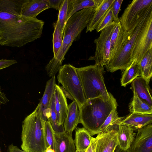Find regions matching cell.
Instances as JSON below:
<instances>
[{"label":"cell","instance_id":"6da1fadb","mask_svg":"<svg viewBox=\"0 0 152 152\" xmlns=\"http://www.w3.org/2000/svg\"><path fill=\"white\" fill-rule=\"evenodd\" d=\"M44 22L36 18H23L7 24H0V45L20 47L40 38Z\"/></svg>","mask_w":152,"mask_h":152},{"label":"cell","instance_id":"7a4b0ae2","mask_svg":"<svg viewBox=\"0 0 152 152\" xmlns=\"http://www.w3.org/2000/svg\"><path fill=\"white\" fill-rule=\"evenodd\" d=\"M117 106L116 99L111 93L108 97L87 100L79 109L80 123L91 136L98 134L107 117Z\"/></svg>","mask_w":152,"mask_h":152},{"label":"cell","instance_id":"3957f363","mask_svg":"<svg viewBox=\"0 0 152 152\" xmlns=\"http://www.w3.org/2000/svg\"><path fill=\"white\" fill-rule=\"evenodd\" d=\"M45 123L41 117L38 104L23 121L21 145L22 150L26 152H45Z\"/></svg>","mask_w":152,"mask_h":152},{"label":"cell","instance_id":"277c9868","mask_svg":"<svg viewBox=\"0 0 152 152\" xmlns=\"http://www.w3.org/2000/svg\"><path fill=\"white\" fill-rule=\"evenodd\" d=\"M152 6L148 7L142 14L134 26L126 32L120 51L105 66L107 71L113 72L118 70H125L133 62L132 53L136 41L148 16L152 12Z\"/></svg>","mask_w":152,"mask_h":152},{"label":"cell","instance_id":"5b68a950","mask_svg":"<svg viewBox=\"0 0 152 152\" xmlns=\"http://www.w3.org/2000/svg\"><path fill=\"white\" fill-rule=\"evenodd\" d=\"M95 10L94 8L83 9L74 14L68 20L63 32L62 45L56 56L51 59L55 63L61 66L66 53L73 42L87 27Z\"/></svg>","mask_w":152,"mask_h":152},{"label":"cell","instance_id":"8992f818","mask_svg":"<svg viewBox=\"0 0 152 152\" xmlns=\"http://www.w3.org/2000/svg\"><path fill=\"white\" fill-rule=\"evenodd\" d=\"M76 69L86 100L110 95L104 80V67L95 64Z\"/></svg>","mask_w":152,"mask_h":152},{"label":"cell","instance_id":"52a82bcc","mask_svg":"<svg viewBox=\"0 0 152 152\" xmlns=\"http://www.w3.org/2000/svg\"><path fill=\"white\" fill-rule=\"evenodd\" d=\"M76 68L69 64L61 66L57 78L58 82L73 97L79 110L86 99Z\"/></svg>","mask_w":152,"mask_h":152},{"label":"cell","instance_id":"ba28073f","mask_svg":"<svg viewBox=\"0 0 152 152\" xmlns=\"http://www.w3.org/2000/svg\"><path fill=\"white\" fill-rule=\"evenodd\" d=\"M115 23L113 21L102 30L99 36L94 40L96 45L95 54L91 56L88 60L94 61L96 65L105 66L110 61V38Z\"/></svg>","mask_w":152,"mask_h":152},{"label":"cell","instance_id":"9c48e42d","mask_svg":"<svg viewBox=\"0 0 152 152\" xmlns=\"http://www.w3.org/2000/svg\"><path fill=\"white\" fill-rule=\"evenodd\" d=\"M152 5V0H134L128 5L119 21L124 30L128 31L134 26L140 16Z\"/></svg>","mask_w":152,"mask_h":152},{"label":"cell","instance_id":"30bf717a","mask_svg":"<svg viewBox=\"0 0 152 152\" xmlns=\"http://www.w3.org/2000/svg\"><path fill=\"white\" fill-rule=\"evenodd\" d=\"M152 48V12L137 38L133 50V62L140 64L146 52Z\"/></svg>","mask_w":152,"mask_h":152},{"label":"cell","instance_id":"8fae6325","mask_svg":"<svg viewBox=\"0 0 152 152\" xmlns=\"http://www.w3.org/2000/svg\"><path fill=\"white\" fill-rule=\"evenodd\" d=\"M126 152H152V124L137 130L135 138Z\"/></svg>","mask_w":152,"mask_h":152},{"label":"cell","instance_id":"7c38bea8","mask_svg":"<svg viewBox=\"0 0 152 152\" xmlns=\"http://www.w3.org/2000/svg\"><path fill=\"white\" fill-rule=\"evenodd\" d=\"M118 125L97 134L96 137L95 152H115L118 145L117 135Z\"/></svg>","mask_w":152,"mask_h":152},{"label":"cell","instance_id":"4fadbf2b","mask_svg":"<svg viewBox=\"0 0 152 152\" xmlns=\"http://www.w3.org/2000/svg\"><path fill=\"white\" fill-rule=\"evenodd\" d=\"M50 8L47 0H26L22 6V18H34L43 11Z\"/></svg>","mask_w":152,"mask_h":152},{"label":"cell","instance_id":"5bb4252c","mask_svg":"<svg viewBox=\"0 0 152 152\" xmlns=\"http://www.w3.org/2000/svg\"><path fill=\"white\" fill-rule=\"evenodd\" d=\"M56 85V77L54 76L47 82L44 93L39 103L40 115L45 122L47 120L49 107L54 95Z\"/></svg>","mask_w":152,"mask_h":152},{"label":"cell","instance_id":"9a60e30c","mask_svg":"<svg viewBox=\"0 0 152 152\" xmlns=\"http://www.w3.org/2000/svg\"><path fill=\"white\" fill-rule=\"evenodd\" d=\"M54 95L57 123L58 125L60 126L63 125L66 117L68 105L66 97L64 94L60 86L56 84Z\"/></svg>","mask_w":152,"mask_h":152},{"label":"cell","instance_id":"2e32d148","mask_svg":"<svg viewBox=\"0 0 152 152\" xmlns=\"http://www.w3.org/2000/svg\"><path fill=\"white\" fill-rule=\"evenodd\" d=\"M55 152H75L76 148L72 134L64 131L54 132Z\"/></svg>","mask_w":152,"mask_h":152},{"label":"cell","instance_id":"e0dca14e","mask_svg":"<svg viewBox=\"0 0 152 152\" xmlns=\"http://www.w3.org/2000/svg\"><path fill=\"white\" fill-rule=\"evenodd\" d=\"M133 128L125 125L119 124L117 130V147L121 150L126 152L136 136Z\"/></svg>","mask_w":152,"mask_h":152},{"label":"cell","instance_id":"ac0fdd59","mask_svg":"<svg viewBox=\"0 0 152 152\" xmlns=\"http://www.w3.org/2000/svg\"><path fill=\"white\" fill-rule=\"evenodd\" d=\"M115 23L110 38V61L120 51L126 32L124 30L119 20Z\"/></svg>","mask_w":152,"mask_h":152},{"label":"cell","instance_id":"d6986e66","mask_svg":"<svg viewBox=\"0 0 152 152\" xmlns=\"http://www.w3.org/2000/svg\"><path fill=\"white\" fill-rule=\"evenodd\" d=\"M152 114L132 113L121 121L120 124L130 126L138 130L152 124Z\"/></svg>","mask_w":152,"mask_h":152},{"label":"cell","instance_id":"ffe728a7","mask_svg":"<svg viewBox=\"0 0 152 152\" xmlns=\"http://www.w3.org/2000/svg\"><path fill=\"white\" fill-rule=\"evenodd\" d=\"M133 92L140 99L152 106V98L149 83L142 76L138 77L132 82Z\"/></svg>","mask_w":152,"mask_h":152},{"label":"cell","instance_id":"44dd1931","mask_svg":"<svg viewBox=\"0 0 152 152\" xmlns=\"http://www.w3.org/2000/svg\"><path fill=\"white\" fill-rule=\"evenodd\" d=\"M79 123V109L76 102L73 101L68 106L67 115L63 124L64 131L72 134V132Z\"/></svg>","mask_w":152,"mask_h":152},{"label":"cell","instance_id":"7402d4cb","mask_svg":"<svg viewBox=\"0 0 152 152\" xmlns=\"http://www.w3.org/2000/svg\"><path fill=\"white\" fill-rule=\"evenodd\" d=\"M114 0H103L96 9L92 18L87 26L86 32H91L96 29L99 23L111 7Z\"/></svg>","mask_w":152,"mask_h":152},{"label":"cell","instance_id":"603a6c76","mask_svg":"<svg viewBox=\"0 0 152 152\" xmlns=\"http://www.w3.org/2000/svg\"><path fill=\"white\" fill-rule=\"evenodd\" d=\"M103 0H68L67 21L75 13L83 9L97 8Z\"/></svg>","mask_w":152,"mask_h":152},{"label":"cell","instance_id":"cb8c5ba5","mask_svg":"<svg viewBox=\"0 0 152 152\" xmlns=\"http://www.w3.org/2000/svg\"><path fill=\"white\" fill-rule=\"evenodd\" d=\"M74 140L76 150L85 152L89 146L92 136L89 132L83 127L75 129Z\"/></svg>","mask_w":152,"mask_h":152},{"label":"cell","instance_id":"d4e9b609","mask_svg":"<svg viewBox=\"0 0 152 152\" xmlns=\"http://www.w3.org/2000/svg\"><path fill=\"white\" fill-rule=\"evenodd\" d=\"M26 0H0V11L7 12L19 17L21 9Z\"/></svg>","mask_w":152,"mask_h":152},{"label":"cell","instance_id":"484cf974","mask_svg":"<svg viewBox=\"0 0 152 152\" xmlns=\"http://www.w3.org/2000/svg\"><path fill=\"white\" fill-rule=\"evenodd\" d=\"M140 75L149 83L152 76V49L148 51L140 63Z\"/></svg>","mask_w":152,"mask_h":152},{"label":"cell","instance_id":"4316f807","mask_svg":"<svg viewBox=\"0 0 152 152\" xmlns=\"http://www.w3.org/2000/svg\"><path fill=\"white\" fill-rule=\"evenodd\" d=\"M129 110L132 113L152 114V106L140 98L135 92H133V97L129 105Z\"/></svg>","mask_w":152,"mask_h":152},{"label":"cell","instance_id":"83f0119b","mask_svg":"<svg viewBox=\"0 0 152 152\" xmlns=\"http://www.w3.org/2000/svg\"><path fill=\"white\" fill-rule=\"evenodd\" d=\"M139 75L140 64L133 62L123 72L121 80V86L126 87Z\"/></svg>","mask_w":152,"mask_h":152},{"label":"cell","instance_id":"f1b7e54d","mask_svg":"<svg viewBox=\"0 0 152 152\" xmlns=\"http://www.w3.org/2000/svg\"><path fill=\"white\" fill-rule=\"evenodd\" d=\"M117 108L114 109L111 112L100 127L99 134L110 129L120 124L124 118L118 116Z\"/></svg>","mask_w":152,"mask_h":152},{"label":"cell","instance_id":"f546056e","mask_svg":"<svg viewBox=\"0 0 152 152\" xmlns=\"http://www.w3.org/2000/svg\"><path fill=\"white\" fill-rule=\"evenodd\" d=\"M47 120L50 122L54 130L55 131L61 132L64 131L63 125L59 126L58 124L56 114L55 108V101L54 95H53L52 99L49 106Z\"/></svg>","mask_w":152,"mask_h":152},{"label":"cell","instance_id":"4dcf8cb0","mask_svg":"<svg viewBox=\"0 0 152 152\" xmlns=\"http://www.w3.org/2000/svg\"><path fill=\"white\" fill-rule=\"evenodd\" d=\"M68 4V0H63L61 6L59 10L58 20L56 22L60 31L63 35L67 22Z\"/></svg>","mask_w":152,"mask_h":152},{"label":"cell","instance_id":"1f68e13d","mask_svg":"<svg viewBox=\"0 0 152 152\" xmlns=\"http://www.w3.org/2000/svg\"><path fill=\"white\" fill-rule=\"evenodd\" d=\"M54 31L53 34V44L54 56L57 54L61 47L63 40V35L58 28L56 22L53 23Z\"/></svg>","mask_w":152,"mask_h":152},{"label":"cell","instance_id":"d6a6232c","mask_svg":"<svg viewBox=\"0 0 152 152\" xmlns=\"http://www.w3.org/2000/svg\"><path fill=\"white\" fill-rule=\"evenodd\" d=\"M45 136L46 148L50 146L54 150V132L50 122L46 121L45 123Z\"/></svg>","mask_w":152,"mask_h":152},{"label":"cell","instance_id":"836d02e7","mask_svg":"<svg viewBox=\"0 0 152 152\" xmlns=\"http://www.w3.org/2000/svg\"><path fill=\"white\" fill-rule=\"evenodd\" d=\"M113 21V8L112 5L98 24L96 29V32L101 31L111 24Z\"/></svg>","mask_w":152,"mask_h":152},{"label":"cell","instance_id":"e575fe53","mask_svg":"<svg viewBox=\"0 0 152 152\" xmlns=\"http://www.w3.org/2000/svg\"><path fill=\"white\" fill-rule=\"evenodd\" d=\"M22 18V17L0 11V24H7L12 23Z\"/></svg>","mask_w":152,"mask_h":152},{"label":"cell","instance_id":"d590c367","mask_svg":"<svg viewBox=\"0 0 152 152\" xmlns=\"http://www.w3.org/2000/svg\"><path fill=\"white\" fill-rule=\"evenodd\" d=\"M123 0H114L112 5L113 21L116 22L119 20L118 14L121 11V7Z\"/></svg>","mask_w":152,"mask_h":152},{"label":"cell","instance_id":"8d00e7d4","mask_svg":"<svg viewBox=\"0 0 152 152\" xmlns=\"http://www.w3.org/2000/svg\"><path fill=\"white\" fill-rule=\"evenodd\" d=\"M17 62L14 59H1L0 60V70L8 67Z\"/></svg>","mask_w":152,"mask_h":152},{"label":"cell","instance_id":"74e56055","mask_svg":"<svg viewBox=\"0 0 152 152\" xmlns=\"http://www.w3.org/2000/svg\"><path fill=\"white\" fill-rule=\"evenodd\" d=\"M50 8L59 10L63 0H47Z\"/></svg>","mask_w":152,"mask_h":152},{"label":"cell","instance_id":"f35d334b","mask_svg":"<svg viewBox=\"0 0 152 152\" xmlns=\"http://www.w3.org/2000/svg\"><path fill=\"white\" fill-rule=\"evenodd\" d=\"M96 143V137H92L91 143L85 152H95V148Z\"/></svg>","mask_w":152,"mask_h":152},{"label":"cell","instance_id":"ab89813d","mask_svg":"<svg viewBox=\"0 0 152 152\" xmlns=\"http://www.w3.org/2000/svg\"><path fill=\"white\" fill-rule=\"evenodd\" d=\"M8 151L9 152H26L20 149L17 146H15L12 144L9 145Z\"/></svg>","mask_w":152,"mask_h":152},{"label":"cell","instance_id":"60d3db41","mask_svg":"<svg viewBox=\"0 0 152 152\" xmlns=\"http://www.w3.org/2000/svg\"><path fill=\"white\" fill-rule=\"evenodd\" d=\"M60 87L64 94L66 98H68L73 101H75L73 97L65 89L63 86L61 87L60 86Z\"/></svg>","mask_w":152,"mask_h":152},{"label":"cell","instance_id":"b9f144b4","mask_svg":"<svg viewBox=\"0 0 152 152\" xmlns=\"http://www.w3.org/2000/svg\"><path fill=\"white\" fill-rule=\"evenodd\" d=\"M45 152H55V151L54 150L51 148L50 146H49L46 148Z\"/></svg>","mask_w":152,"mask_h":152},{"label":"cell","instance_id":"7bdbcfd3","mask_svg":"<svg viewBox=\"0 0 152 152\" xmlns=\"http://www.w3.org/2000/svg\"><path fill=\"white\" fill-rule=\"evenodd\" d=\"M82 152V151H77V150H76V152Z\"/></svg>","mask_w":152,"mask_h":152},{"label":"cell","instance_id":"ee69618b","mask_svg":"<svg viewBox=\"0 0 152 152\" xmlns=\"http://www.w3.org/2000/svg\"><path fill=\"white\" fill-rule=\"evenodd\" d=\"M115 152H117V151L116 150H115Z\"/></svg>","mask_w":152,"mask_h":152},{"label":"cell","instance_id":"f6af8a7d","mask_svg":"<svg viewBox=\"0 0 152 152\" xmlns=\"http://www.w3.org/2000/svg\"><path fill=\"white\" fill-rule=\"evenodd\" d=\"M121 152H123V151H121Z\"/></svg>","mask_w":152,"mask_h":152},{"label":"cell","instance_id":"bcb514c9","mask_svg":"<svg viewBox=\"0 0 152 152\" xmlns=\"http://www.w3.org/2000/svg\"><path fill=\"white\" fill-rule=\"evenodd\" d=\"M0 152H1V151H0Z\"/></svg>","mask_w":152,"mask_h":152}]
</instances>
